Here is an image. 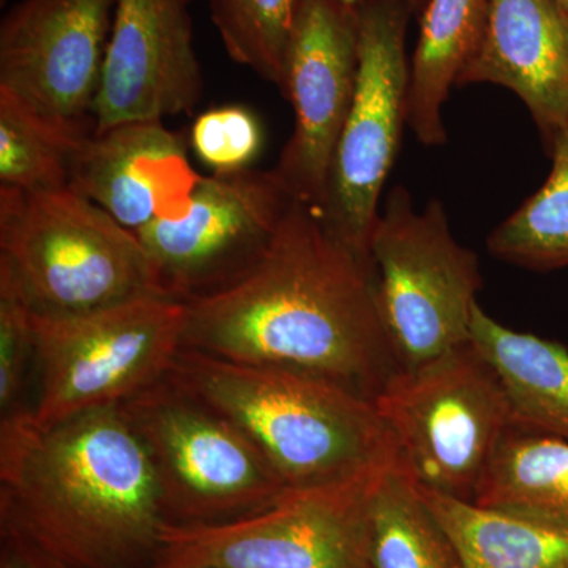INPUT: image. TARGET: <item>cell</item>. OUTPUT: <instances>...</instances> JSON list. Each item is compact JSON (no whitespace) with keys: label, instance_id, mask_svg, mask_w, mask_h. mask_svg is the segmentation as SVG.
I'll return each mask as SVG.
<instances>
[{"label":"cell","instance_id":"cell-1","mask_svg":"<svg viewBox=\"0 0 568 568\" xmlns=\"http://www.w3.org/2000/svg\"><path fill=\"white\" fill-rule=\"evenodd\" d=\"M185 304L190 349L312 373L369 399L398 369L372 256L336 239L301 200L246 274Z\"/></svg>","mask_w":568,"mask_h":568},{"label":"cell","instance_id":"cell-2","mask_svg":"<svg viewBox=\"0 0 568 568\" xmlns=\"http://www.w3.org/2000/svg\"><path fill=\"white\" fill-rule=\"evenodd\" d=\"M164 526L121 406L52 425L32 409L0 418V538L50 568H152Z\"/></svg>","mask_w":568,"mask_h":568},{"label":"cell","instance_id":"cell-3","mask_svg":"<svg viewBox=\"0 0 568 568\" xmlns=\"http://www.w3.org/2000/svg\"><path fill=\"white\" fill-rule=\"evenodd\" d=\"M170 376L237 425L291 489L347 484L402 463L375 402L325 377L190 347Z\"/></svg>","mask_w":568,"mask_h":568},{"label":"cell","instance_id":"cell-4","mask_svg":"<svg viewBox=\"0 0 568 568\" xmlns=\"http://www.w3.org/2000/svg\"><path fill=\"white\" fill-rule=\"evenodd\" d=\"M0 284L40 317L171 297L136 233L71 186L0 185Z\"/></svg>","mask_w":568,"mask_h":568},{"label":"cell","instance_id":"cell-5","mask_svg":"<svg viewBox=\"0 0 568 568\" xmlns=\"http://www.w3.org/2000/svg\"><path fill=\"white\" fill-rule=\"evenodd\" d=\"M121 409L151 462L171 528L241 521L291 491L237 425L170 375Z\"/></svg>","mask_w":568,"mask_h":568},{"label":"cell","instance_id":"cell-6","mask_svg":"<svg viewBox=\"0 0 568 568\" xmlns=\"http://www.w3.org/2000/svg\"><path fill=\"white\" fill-rule=\"evenodd\" d=\"M373 402L418 487L466 503L515 424L503 381L473 343L396 369Z\"/></svg>","mask_w":568,"mask_h":568},{"label":"cell","instance_id":"cell-7","mask_svg":"<svg viewBox=\"0 0 568 568\" xmlns=\"http://www.w3.org/2000/svg\"><path fill=\"white\" fill-rule=\"evenodd\" d=\"M369 256L377 305L398 368H414L470 343L480 261L452 233L439 200L417 211L395 185L377 215Z\"/></svg>","mask_w":568,"mask_h":568},{"label":"cell","instance_id":"cell-8","mask_svg":"<svg viewBox=\"0 0 568 568\" xmlns=\"http://www.w3.org/2000/svg\"><path fill=\"white\" fill-rule=\"evenodd\" d=\"M32 417L37 424L52 425L121 406L170 375L183 349L186 304L155 295L84 315H32Z\"/></svg>","mask_w":568,"mask_h":568},{"label":"cell","instance_id":"cell-9","mask_svg":"<svg viewBox=\"0 0 568 568\" xmlns=\"http://www.w3.org/2000/svg\"><path fill=\"white\" fill-rule=\"evenodd\" d=\"M358 71L349 114L336 144L323 204L327 230L369 256V237L407 125L409 0H362L357 7Z\"/></svg>","mask_w":568,"mask_h":568},{"label":"cell","instance_id":"cell-10","mask_svg":"<svg viewBox=\"0 0 568 568\" xmlns=\"http://www.w3.org/2000/svg\"><path fill=\"white\" fill-rule=\"evenodd\" d=\"M376 474L291 489L261 514L227 525L164 526L152 568H376L365 517Z\"/></svg>","mask_w":568,"mask_h":568},{"label":"cell","instance_id":"cell-11","mask_svg":"<svg viewBox=\"0 0 568 568\" xmlns=\"http://www.w3.org/2000/svg\"><path fill=\"white\" fill-rule=\"evenodd\" d=\"M295 197L275 168L203 178L179 222L138 231L163 290L179 301L223 290L263 256Z\"/></svg>","mask_w":568,"mask_h":568},{"label":"cell","instance_id":"cell-12","mask_svg":"<svg viewBox=\"0 0 568 568\" xmlns=\"http://www.w3.org/2000/svg\"><path fill=\"white\" fill-rule=\"evenodd\" d=\"M118 0H20L0 22V88L43 118L93 134Z\"/></svg>","mask_w":568,"mask_h":568},{"label":"cell","instance_id":"cell-13","mask_svg":"<svg viewBox=\"0 0 568 568\" xmlns=\"http://www.w3.org/2000/svg\"><path fill=\"white\" fill-rule=\"evenodd\" d=\"M358 71L357 11L343 0H304L284 63L282 93L294 130L275 171L295 200L320 207Z\"/></svg>","mask_w":568,"mask_h":568},{"label":"cell","instance_id":"cell-14","mask_svg":"<svg viewBox=\"0 0 568 568\" xmlns=\"http://www.w3.org/2000/svg\"><path fill=\"white\" fill-rule=\"evenodd\" d=\"M189 0H118L93 133L190 112L203 97Z\"/></svg>","mask_w":568,"mask_h":568},{"label":"cell","instance_id":"cell-15","mask_svg":"<svg viewBox=\"0 0 568 568\" xmlns=\"http://www.w3.org/2000/svg\"><path fill=\"white\" fill-rule=\"evenodd\" d=\"M201 181L182 138L155 119L93 133L74 159L70 185L138 233L182 220Z\"/></svg>","mask_w":568,"mask_h":568},{"label":"cell","instance_id":"cell-16","mask_svg":"<svg viewBox=\"0 0 568 568\" xmlns=\"http://www.w3.org/2000/svg\"><path fill=\"white\" fill-rule=\"evenodd\" d=\"M500 85L517 93L545 149L568 133V13L556 0H491L480 51L457 88Z\"/></svg>","mask_w":568,"mask_h":568},{"label":"cell","instance_id":"cell-17","mask_svg":"<svg viewBox=\"0 0 568 568\" xmlns=\"http://www.w3.org/2000/svg\"><path fill=\"white\" fill-rule=\"evenodd\" d=\"M491 0H428L409 62L407 126L422 144L447 142L443 108L459 77L480 51Z\"/></svg>","mask_w":568,"mask_h":568},{"label":"cell","instance_id":"cell-18","mask_svg":"<svg viewBox=\"0 0 568 568\" xmlns=\"http://www.w3.org/2000/svg\"><path fill=\"white\" fill-rule=\"evenodd\" d=\"M470 343L506 387L515 424L568 439V349L552 339L515 332L477 304Z\"/></svg>","mask_w":568,"mask_h":568},{"label":"cell","instance_id":"cell-19","mask_svg":"<svg viewBox=\"0 0 568 568\" xmlns=\"http://www.w3.org/2000/svg\"><path fill=\"white\" fill-rule=\"evenodd\" d=\"M473 504L568 526V439L511 424L497 440Z\"/></svg>","mask_w":568,"mask_h":568},{"label":"cell","instance_id":"cell-20","mask_svg":"<svg viewBox=\"0 0 568 568\" xmlns=\"http://www.w3.org/2000/svg\"><path fill=\"white\" fill-rule=\"evenodd\" d=\"M365 517L376 568H466L454 538L403 463L369 481Z\"/></svg>","mask_w":568,"mask_h":568},{"label":"cell","instance_id":"cell-21","mask_svg":"<svg viewBox=\"0 0 568 568\" xmlns=\"http://www.w3.org/2000/svg\"><path fill=\"white\" fill-rule=\"evenodd\" d=\"M420 493L454 538L466 568H568V526Z\"/></svg>","mask_w":568,"mask_h":568},{"label":"cell","instance_id":"cell-22","mask_svg":"<svg viewBox=\"0 0 568 568\" xmlns=\"http://www.w3.org/2000/svg\"><path fill=\"white\" fill-rule=\"evenodd\" d=\"M92 134L43 118L0 88V182L26 192L69 189L74 159Z\"/></svg>","mask_w":568,"mask_h":568},{"label":"cell","instance_id":"cell-23","mask_svg":"<svg viewBox=\"0 0 568 568\" xmlns=\"http://www.w3.org/2000/svg\"><path fill=\"white\" fill-rule=\"evenodd\" d=\"M547 152V181L487 239L497 260L538 272L568 267V133Z\"/></svg>","mask_w":568,"mask_h":568},{"label":"cell","instance_id":"cell-24","mask_svg":"<svg viewBox=\"0 0 568 568\" xmlns=\"http://www.w3.org/2000/svg\"><path fill=\"white\" fill-rule=\"evenodd\" d=\"M304 0H209L230 58L282 91L284 63Z\"/></svg>","mask_w":568,"mask_h":568},{"label":"cell","instance_id":"cell-25","mask_svg":"<svg viewBox=\"0 0 568 568\" xmlns=\"http://www.w3.org/2000/svg\"><path fill=\"white\" fill-rule=\"evenodd\" d=\"M192 148L213 174L252 170L264 145L263 125L248 108L230 104L197 115L192 126Z\"/></svg>","mask_w":568,"mask_h":568},{"label":"cell","instance_id":"cell-26","mask_svg":"<svg viewBox=\"0 0 568 568\" xmlns=\"http://www.w3.org/2000/svg\"><path fill=\"white\" fill-rule=\"evenodd\" d=\"M36 373L32 315L10 287L0 284V418L31 410L26 394Z\"/></svg>","mask_w":568,"mask_h":568},{"label":"cell","instance_id":"cell-27","mask_svg":"<svg viewBox=\"0 0 568 568\" xmlns=\"http://www.w3.org/2000/svg\"><path fill=\"white\" fill-rule=\"evenodd\" d=\"M0 568H50L14 541L0 538Z\"/></svg>","mask_w":568,"mask_h":568},{"label":"cell","instance_id":"cell-28","mask_svg":"<svg viewBox=\"0 0 568 568\" xmlns=\"http://www.w3.org/2000/svg\"><path fill=\"white\" fill-rule=\"evenodd\" d=\"M343 2H345L347 7H351V9H355L362 0H343ZM426 3H428V0H409L413 13L418 14V17H420L422 11H424Z\"/></svg>","mask_w":568,"mask_h":568},{"label":"cell","instance_id":"cell-29","mask_svg":"<svg viewBox=\"0 0 568 568\" xmlns=\"http://www.w3.org/2000/svg\"><path fill=\"white\" fill-rule=\"evenodd\" d=\"M556 2H558L559 6L562 7V9L568 13V0H556Z\"/></svg>","mask_w":568,"mask_h":568},{"label":"cell","instance_id":"cell-30","mask_svg":"<svg viewBox=\"0 0 568 568\" xmlns=\"http://www.w3.org/2000/svg\"><path fill=\"white\" fill-rule=\"evenodd\" d=\"M189 2H192V0H189Z\"/></svg>","mask_w":568,"mask_h":568}]
</instances>
